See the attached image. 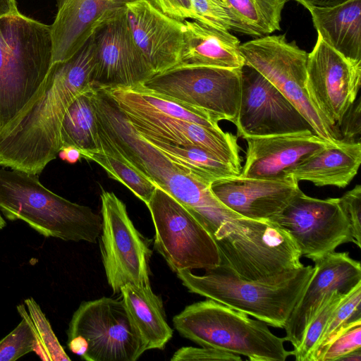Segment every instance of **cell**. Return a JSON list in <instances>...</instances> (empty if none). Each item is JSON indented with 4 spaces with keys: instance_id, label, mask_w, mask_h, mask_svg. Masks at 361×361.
Returning <instances> with one entry per match:
<instances>
[{
    "instance_id": "6da1fadb",
    "label": "cell",
    "mask_w": 361,
    "mask_h": 361,
    "mask_svg": "<svg viewBox=\"0 0 361 361\" xmlns=\"http://www.w3.org/2000/svg\"><path fill=\"white\" fill-rule=\"evenodd\" d=\"M93 35L70 59L51 64L33 98L0 129V166L40 174L61 148L63 116L75 98L93 85Z\"/></svg>"
},
{
    "instance_id": "7a4b0ae2",
    "label": "cell",
    "mask_w": 361,
    "mask_h": 361,
    "mask_svg": "<svg viewBox=\"0 0 361 361\" xmlns=\"http://www.w3.org/2000/svg\"><path fill=\"white\" fill-rule=\"evenodd\" d=\"M97 125L116 149L155 185L185 207L219 240L243 216L225 206L206 183L169 159L142 137L99 87L94 92Z\"/></svg>"
},
{
    "instance_id": "3957f363",
    "label": "cell",
    "mask_w": 361,
    "mask_h": 361,
    "mask_svg": "<svg viewBox=\"0 0 361 361\" xmlns=\"http://www.w3.org/2000/svg\"><path fill=\"white\" fill-rule=\"evenodd\" d=\"M0 212L25 222L40 235L66 241L95 243L102 216L45 188L37 175L0 168Z\"/></svg>"
},
{
    "instance_id": "277c9868",
    "label": "cell",
    "mask_w": 361,
    "mask_h": 361,
    "mask_svg": "<svg viewBox=\"0 0 361 361\" xmlns=\"http://www.w3.org/2000/svg\"><path fill=\"white\" fill-rule=\"evenodd\" d=\"M51 64L50 25L19 12L0 18V129L37 93Z\"/></svg>"
},
{
    "instance_id": "5b68a950",
    "label": "cell",
    "mask_w": 361,
    "mask_h": 361,
    "mask_svg": "<svg viewBox=\"0 0 361 361\" xmlns=\"http://www.w3.org/2000/svg\"><path fill=\"white\" fill-rule=\"evenodd\" d=\"M304 266L295 275L279 281H257L239 278L219 265L203 275L191 270L177 272L183 286L192 293L212 299L265 322L284 328L314 273Z\"/></svg>"
},
{
    "instance_id": "8992f818",
    "label": "cell",
    "mask_w": 361,
    "mask_h": 361,
    "mask_svg": "<svg viewBox=\"0 0 361 361\" xmlns=\"http://www.w3.org/2000/svg\"><path fill=\"white\" fill-rule=\"evenodd\" d=\"M175 329L184 338L251 361H285L291 355L285 337L274 335L265 322L207 299L186 306L173 318Z\"/></svg>"
},
{
    "instance_id": "52a82bcc",
    "label": "cell",
    "mask_w": 361,
    "mask_h": 361,
    "mask_svg": "<svg viewBox=\"0 0 361 361\" xmlns=\"http://www.w3.org/2000/svg\"><path fill=\"white\" fill-rule=\"evenodd\" d=\"M216 243L219 265L242 279L279 281L305 266L291 235L270 220L240 218L234 229Z\"/></svg>"
},
{
    "instance_id": "ba28073f",
    "label": "cell",
    "mask_w": 361,
    "mask_h": 361,
    "mask_svg": "<svg viewBox=\"0 0 361 361\" xmlns=\"http://www.w3.org/2000/svg\"><path fill=\"white\" fill-rule=\"evenodd\" d=\"M67 336L69 350L87 361H135L146 351L122 299L82 302Z\"/></svg>"
},
{
    "instance_id": "9c48e42d",
    "label": "cell",
    "mask_w": 361,
    "mask_h": 361,
    "mask_svg": "<svg viewBox=\"0 0 361 361\" xmlns=\"http://www.w3.org/2000/svg\"><path fill=\"white\" fill-rule=\"evenodd\" d=\"M245 64L256 69L302 114L314 133L334 143L339 131L333 128L310 100L305 86L308 54L286 35H267L240 44Z\"/></svg>"
},
{
    "instance_id": "30bf717a",
    "label": "cell",
    "mask_w": 361,
    "mask_h": 361,
    "mask_svg": "<svg viewBox=\"0 0 361 361\" xmlns=\"http://www.w3.org/2000/svg\"><path fill=\"white\" fill-rule=\"evenodd\" d=\"M146 205L155 230L154 248L173 271L219 265L214 238L180 203L157 186Z\"/></svg>"
},
{
    "instance_id": "8fae6325",
    "label": "cell",
    "mask_w": 361,
    "mask_h": 361,
    "mask_svg": "<svg viewBox=\"0 0 361 361\" xmlns=\"http://www.w3.org/2000/svg\"><path fill=\"white\" fill-rule=\"evenodd\" d=\"M240 69L176 66L140 85L200 109L217 123L226 120L235 123L240 104Z\"/></svg>"
},
{
    "instance_id": "7c38bea8",
    "label": "cell",
    "mask_w": 361,
    "mask_h": 361,
    "mask_svg": "<svg viewBox=\"0 0 361 361\" xmlns=\"http://www.w3.org/2000/svg\"><path fill=\"white\" fill-rule=\"evenodd\" d=\"M99 245L109 285L114 293L126 284L150 286L152 250L130 220L126 204L112 192L102 190Z\"/></svg>"
},
{
    "instance_id": "4fadbf2b",
    "label": "cell",
    "mask_w": 361,
    "mask_h": 361,
    "mask_svg": "<svg viewBox=\"0 0 361 361\" xmlns=\"http://www.w3.org/2000/svg\"><path fill=\"white\" fill-rule=\"evenodd\" d=\"M288 231L301 256L313 262L351 242V229L339 198L317 199L301 190L271 220Z\"/></svg>"
},
{
    "instance_id": "5bb4252c",
    "label": "cell",
    "mask_w": 361,
    "mask_h": 361,
    "mask_svg": "<svg viewBox=\"0 0 361 361\" xmlns=\"http://www.w3.org/2000/svg\"><path fill=\"white\" fill-rule=\"evenodd\" d=\"M240 71V104L234 123L238 136L245 139L314 133L298 109L260 73L247 64Z\"/></svg>"
},
{
    "instance_id": "9a60e30c",
    "label": "cell",
    "mask_w": 361,
    "mask_h": 361,
    "mask_svg": "<svg viewBox=\"0 0 361 361\" xmlns=\"http://www.w3.org/2000/svg\"><path fill=\"white\" fill-rule=\"evenodd\" d=\"M361 83V62L346 59L318 35L308 54L305 86L308 96L328 123L338 126L356 100Z\"/></svg>"
},
{
    "instance_id": "2e32d148",
    "label": "cell",
    "mask_w": 361,
    "mask_h": 361,
    "mask_svg": "<svg viewBox=\"0 0 361 361\" xmlns=\"http://www.w3.org/2000/svg\"><path fill=\"white\" fill-rule=\"evenodd\" d=\"M92 35L96 47L94 86H136L154 75L133 40L126 6L99 25Z\"/></svg>"
},
{
    "instance_id": "e0dca14e",
    "label": "cell",
    "mask_w": 361,
    "mask_h": 361,
    "mask_svg": "<svg viewBox=\"0 0 361 361\" xmlns=\"http://www.w3.org/2000/svg\"><path fill=\"white\" fill-rule=\"evenodd\" d=\"M314 262V273L286 326V341L296 348L319 307L334 291L350 293L361 283V265L348 252L336 251Z\"/></svg>"
},
{
    "instance_id": "ac0fdd59",
    "label": "cell",
    "mask_w": 361,
    "mask_h": 361,
    "mask_svg": "<svg viewBox=\"0 0 361 361\" xmlns=\"http://www.w3.org/2000/svg\"><path fill=\"white\" fill-rule=\"evenodd\" d=\"M126 12L133 40L154 74L177 66L184 44L183 22L164 14L148 0L128 2Z\"/></svg>"
},
{
    "instance_id": "d6986e66",
    "label": "cell",
    "mask_w": 361,
    "mask_h": 361,
    "mask_svg": "<svg viewBox=\"0 0 361 361\" xmlns=\"http://www.w3.org/2000/svg\"><path fill=\"white\" fill-rule=\"evenodd\" d=\"M213 194L225 206L243 217L271 220L301 190L292 176L275 179L240 175L219 178L210 184Z\"/></svg>"
},
{
    "instance_id": "ffe728a7",
    "label": "cell",
    "mask_w": 361,
    "mask_h": 361,
    "mask_svg": "<svg viewBox=\"0 0 361 361\" xmlns=\"http://www.w3.org/2000/svg\"><path fill=\"white\" fill-rule=\"evenodd\" d=\"M117 108L140 134L200 147L241 172L240 147L234 135L186 120Z\"/></svg>"
},
{
    "instance_id": "44dd1931",
    "label": "cell",
    "mask_w": 361,
    "mask_h": 361,
    "mask_svg": "<svg viewBox=\"0 0 361 361\" xmlns=\"http://www.w3.org/2000/svg\"><path fill=\"white\" fill-rule=\"evenodd\" d=\"M244 140L247 150L240 176L264 179L288 176L291 169L331 143L311 132Z\"/></svg>"
},
{
    "instance_id": "7402d4cb",
    "label": "cell",
    "mask_w": 361,
    "mask_h": 361,
    "mask_svg": "<svg viewBox=\"0 0 361 361\" xmlns=\"http://www.w3.org/2000/svg\"><path fill=\"white\" fill-rule=\"evenodd\" d=\"M135 0H56L51 25L52 63L73 56L97 28Z\"/></svg>"
},
{
    "instance_id": "603a6c76",
    "label": "cell",
    "mask_w": 361,
    "mask_h": 361,
    "mask_svg": "<svg viewBox=\"0 0 361 361\" xmlns=\"http://www.w3.org/2000/svg\"><path fill=\"white\" fill-rule=\"evenodd\" d=\"M183 23L184 44L177 66L241 68L245 64L239 50L240 41L229 31L192 20Z\"/></svg>"
},
{
    "instance_id": "cb8c5ba5",
    "label": "cell",
    "mask_w": 361,
    "mask_h": 361,
    "mask_svg": "<svg viewBox=\"0 0 361 361\" xmlns=\"http://www.w3.org/2000/svg\"><path fill=\"white\" fill-rule=\"evenodd\" d=\"M361 163V143L341 140L330 143L288 172L298 182L317 186L345 188L357 174Z\"/></svg>"
},
{
    "instance_id": "d4e9b609",
    "label": "cell",
    "mask_w": 361,
    "mask_h": 361,
    "mask_svg": "<svg viewBox=\"0 0 361 361\" xmlns=\"http://www.w3.org/2000/svg\"><path fill=\"white\" fill-rule=\"evenodd\" d=\"M318 35L348 59L361 62V0L308 8Z\"/></svg>"
},
{
    "instance_id": "484cf974",
    "label": "cell",
    "mask_w": 361,
    "mask_h": 361,
    "mask_svg": "<svg viewBox=\"0 0 361 361\" xmlns=\"http://www.w3.org/2000/svg\"><path fill=\"white\" fill-rule=\"evenodd\" d=\"M122 300L145 345V350L163 349L173 336L161 299L151 286L126 284Z\"/></svg>"
},
{
    "instance_id": "4316f807",
    "label": "cell",
    "mask_w": 361,
    "mask_h": 361,
    "mask_svg": "<svg viewBox=\"0 0 361 361\" xmlns=\"http://www.w3.org/2000/svg\"><path fill=\"white\" fill-rule=\"evenodd\" d=\"M140 135L174 163L197 178L209 184L219 178L240 174V171L231 165L200 147L194 145L178 144L148 135Z\"/></svg>"
},
{
    "instance_id": "83f0119b",
    "label": "cell",
    "mask_w": 361,
    "mask_h": 361,
    "mask_svg": "<svg viewBox=\"0 0 361 361\" xmlns=\"http://www.w3.org/2000/svg\"><path fill=\"white\" fill-rule=\"evenodd\" d=\"M94 88L93 85L78 95L66 110L60 129L61 147L73 146L80 152L100 150Z\"/></svg>"
},
{
    "instance_id": "f1b7e54d",
    "label": "cell",
    "mask_w": 361,
    "mask_h": 361,
    "mask_svg": "<svg viewBox=\"0 0 361 361\" xmlns=\"http://www.w3.org/2000/svg\"><path fill=\"white\" fill-rule=\"evenodd\" d=\"M232 19V30L254 37L281 30V13L289 0H221Z\"/></svg>"
},
{
    "instance_id": "f546056e",
    "label": "cell",
    "mask_w": 361,
    "mask_h": 361,
    "mask_svg": "<svg viewBox=\"0 0 361 361\" xmlns=\"http://www.w3.org/2000/svg\"><path fill=\"white\" fill-rule=\"evenodd\" d=\"M98 131L100 150L80 152L82 158L99 165L110 178L124 185L147 204L157 185L131 164L110 142L99 128Z\"/></svg>"
},
{
    "instance_id": "4dcf8cb0",
    "label": "cell",
    "mask_w": 361,
    "mask_h": 361,
    "mask_svg": "<svg viewBox=\"0 0 361 361\" xmlns=\"http://www.w3.org/2000/svg\"><path fill=\"white\" fill-rule=\"evenodd\" d=\"M37 338L38 356L47 361H70L39 305L32 298L24 301Z\"/></svg>"
},
{
    "instance_id": "1f68e13d",
    "label": "cell",
    "mask_w": 361,
    "mask_h": 361,
    "mask_svg": "<svg viewBox=\"0 0 361 361\" xmlns=\"http://www.w3.org/2000/svg\"><path fill=\"white\" fill-rule=\"evenodd\" d=\"M350 293L345 294L334 291L319 307L307 325L299 346L290 351L296 360L311 361L333 312Z\"/></svg>"
},
{
    "instance_id": "d6a6232c",
    "label": "cell",
    "mask_w": 361,
    "mask_h": 361,
    "mask_svg": "<svg viewBox=\"0 0 361 361\" xmlns=\"http://www.w3.org/2000/svg\"><path fill=\"white\" fill-rule=\"evenodd\" d=\"M22 318L18 326L0 341V361H16L37 349V338L25 305L17 307Z\"/></svg>"
},
{
    "instance_id": "836d02e7",
    "label": "cell",
    "mask_w": 361,
    "mask_h": 361,
    "mask_svg": "<svg viewBox=\"0 0 361 361\" xmlns=\"http://www.w3.org/2000/svg\"><path fill=\"white\" fill-rule=\"evenodd\" d=\"M361 321V283L357 284L333 312L312 355L311 361L341 329Z\"/></svg>"
},
{
    "instance_id": "e575fe53",
    "label": "cell",
    "mask_w": 361,
    "mask_h": 361,
    "mask_svg": "<svg viewBox=\"0 0 361 361\" xmlns=\"http://www.w3.org/2000/svg\"><path fill=\"white\" fill-rule=\"evenodd\" d=\"M359 348H361V321L338 331L318 353L314 361L338 360Z\"/></svg>"
},
{
    "instance_id": "d590c367",
    "label": "cell",
    "mask_w": 361,
    "mask_h": 361,
    "mask_svg": "<svg viewBox=\"0 0 361 361\" xmlns=\"http://www.w3.org/2000/svg\"><path fill=\"white\" fill-rule=\"evenodd\" d=\"M194 20L216 29L229 31L233 22L221 0H190Z\"/></svg>"
},
{
    "instance_id": "8d00e7d4",
    "label": "cell",
    "mask_w": 361,
    "mask_h": 361,
    "mask_svg": "<svg viewBox=\"0 0 361 361\" xmlns=\"http://www.w3.org/2000/svg\"><path fill=\"white\" fill-rule=\"evenodd\" d=\"M341 207L349 222L352 243L361 247V186L357 185L339 198Z\"/></svg>"
},
{
    "instance_id": "74e56055",
    "label": "cell",
    "mask_w": 361,
    "mask_h": 361,
    "mask_svg": "<svg viewBox=\"0 0 361 361\" xmlns=\"http://www.w3.org/2000/svg\"><path fill=\"white\" fill-rule=\"evenodd\" d=\"M171 361H241L240 355L219 349L192 346L178 349L171 358Z\"/></svg>"
},
{
    "instance_id": "f35d334b",
    "label": "cell",
    "mask_w": 361,
    "mask_h": 361,
    "mask_svg": "<svg viewBox=\"0 0 361 361\" xmlns=\"http://www.w3.org/2000/svg\"><path fill=\"white\" fill-rule=\"evenodd\" d=\"M360 98L355 100L344 114L338 126L340 140L348 143H360Z\"/></svg>"
},
{
    "instance_id": "ab89813d",
    "label": "cell",
    "mask_w": 361,
    "mask_h": 361,
    "mask_svg": "<svg viewBox=\"0 0 361 361\" xmlns=\"http://www.w3.org/2000/svg\"><path fill=\"white\" fill-rule=\"evenodd\" d=\"M155 8L169 17L183 22L194 20L190 0H148Z\"/></svg>"
},
{
    "instance_id": "60d3db41",
    "label": "cell",
    "mask_w": 361,
    "mask_h": 361,
    "mask_svg": "<svg viewBox=\"0 0 361 361\" xmlns=\"http://www.w3.org/2000/svg\"><path fill=\"white\" fill-rule=\"evenodd\" d=\"M58 155L61 159L69 164H75L82 158L80 149L73 146L62 147Z\"/></svg>"
},
{
    "instance_id": "b9f144b4",
    "label": "cell",
    "mask_w": 361,
    "mask_h": 361,
    "mask_svg": "<svg viewBox=\"0 0 361 361\" xmlns=\"http://www.w3.org/2000/svg\"><path fill=\"white\" fill-rule=\"evenodd\" d=\"M307 9L311 7H331L348 0H295Z\"/></svg>"
},
{
    "instance_id": "7bdbcfd3",
    "label": "cell",
    "mask_w": 361,
    "mask_h": 361,
    "mask_svg": "<svg viewBox=\"0 0 361 361\" xmlns=\"http://www.w3.org/2000/svg\"><path fill=\"white\" fill-rule=\"evenodd\" d=\"M18 13L16 0H0V18Z\"/></svg>"
},
{
    "instance_id": "ee69618b",
    "label": "cell",
    "mask_w": 361,
    "mask_h": 361,
    "mask_svg": "<svg viewBox=\"0 0 361 361\" xmlns=\"http://www.w3.org/2000/svg\"><path fill=\"white\" fill-rule=\"evenodd\" d=\"M338 360L341 361H361V348L347 353Z\"/></svg>"
},
{
    "instance_id": "f6af8a7d",
    "label": "cell",
    "mask_w": 361,
    "mask_h": 361,
    "mask_svg": "<svg viewBox=\"0 0 361 361\" xmlns=\"http://www.w3.org/2000/svg\"><path fill=\"white\" fill-rule=\"evenodd\" d=\"M6 226V222L0 214V230L3 229Z\"/></svg>"
}]
</instances>
